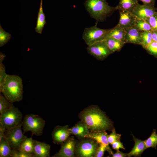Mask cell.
Returning a JSON list of instances; mask_svg holds the SVG:
<instances>
[{
	"mask_svg": "<svg viewBox=\"0 0 157 157\" xmlns=\"http://www.w3.org/2000/svg\"><path fill=\"white\" fill-rule=\"evenodd\" d=\"M108 48L113 53L120 50L126 43L112 38L107 37L104 40Z\"/></svg>",
	"mask_w": 157,
	"mask_h": 157,
	"instance_id": "obj_20",
	"label": "cell"
},
{
	"mask_svg": "<svg viewBox=\"0 0 157 157\" xmlns=\"http://www.w3.org/2000/svg\"><path fill=\"white\" fill-rule=\"evenodd\" d=\"M11 151L7 139L3 137L0 141V157H10Z\"/></svg>",
	"mask_w": 157,
	"mask_h": 157,
	"instance_id": "obj_24",
	"label": "cell"
},
{
	"mask_svg": "<svg viewBox=\"0 0 157 157\" xmlns=\"http://www.w3.org/2000/svg\"><path fill=\"white\" fill-rule=\"evenodd\" d=\"M76 143L77 142L73 137H69L65 142L61 144L60 149L53 157H74Z\"/></svg>",
	"mask_w": 157,
	"mask_h": 157,
	"instance_id": "obj_10",
	"label": "cell"
},
{
	"mask_svg": "<svg viewBox=\"0 0 157 157\" xmlns=\"http://www.w3.org/2000/svg\"><path fill=\"white\" fill-rule=\"evenodd\" d=\"M70 135L68 125L56 126L53 129L52 133L53 142L54 144H62Z\"/></svg>",
	"mask_w": 157,
	"mask_h": 157,
	"instance_id": "obj_11",
	"label": "cell"
},
{
	"mask_svg": "<svg viewBox=\"0 0 157 157\" xmlns=\"http://www.w3.org/2000/svg\"><path fill=\"white\" fill-rule=\"evenodd\" d=\"M84 138L77 142L75 154L80 157H94L99 144L93 139Z\"/></svg>",
	"mask_w": 157,
	"mask_h": 157,
	"instance_id": "obj_6",
	"label": "cell"
},
{
	"mask_svg": "<svg viewBox=\"0 0 157 157\" xmlns=\"http://www.w3.org/2000/svg\"><path fill=\"white\" fill-rule=\"evenodd\" d=\"M105 151H107L106 146L102 144H99L94 157H103L104 155Z\"/></svg>",
	"mask_w": 157,
	"mask_h": 157,
	"instance_id": "obj_35",
	"label": "cell"
},
{
	"mask_svg": "<svg viewBox=\"0 0 157 157\" xmlns=\"http://www.w3.org/2000/svg\"><path fill=\"white\" fill-rule=\"evenodd\" d=\"M86 49L90 54L99 60H104L113 53L108 48L104 41L88 46Z\"/></svg>",
	"mask_w": 157,
	"mask_h": 157,
	"instance_id": "obj_9",
	"label": "cell"
},
{
	"mask_svg": "<svg viewBox=\"0 0 157 157\" xmlns=\"http://www.w3.org/2000/svg\"><path fill=\"white\" fill-rule=\"evenodd\" d=\"M7 75L5 66L2 62H0V90L3 86Z\"/></svg>",
	"mask_w": 157,
	"mask_h": 157,
	"instance_id": "obj_32",
	"label": "cell"
},
{
	"mask_svg": "<svg viewBox=\"0 0 157 157\" xmlns=\"http://www.w3.org/2000/svg\"><path fill=\"white\" fill-rule=\"evenodd\" d=\"M85 8L96 23L103 22L117 10L115 7L110 6L106 0H85Z\"/></svg>",
	"mask_w": 157,
	"mask_h": 157,
	"instance_id": "obj_3",
	"label": "cell"
},
{
	"mask_svg": "<svg viewBox=\"0 0 157 157\" xmlns=\"http://www.w3.org/2000/svg\"><path fill=\"white\" fill-rule=\"evenodd\" d=\"M151 26L152 31L157 32V12L151 17L144 20Z\"/></svg>",
	"mask_w": 157,
	"mask_h": 157,
	"instance_id": "obj_30",
	"label": "cell"
},
{
	"mask_svg": "<svg viewBox=\"0 0 157 157\" xmlns=\"http://www.w3.org/2000/svg\"><path fill=\"white\" fill-rule=\"evenodd\" d=\"M22 124L13 128L6 129L4 137L7 140L12 150H19L22 142L27 138L24 135Z\"/></svg>",
	"mask_w": 157,
	"mask_h": 157,
	"instance_id": "obj_8",
	"label": "cell"
},
{
	"mask_svg": "<svg viewBox=\"0 0 157 157\" xmlns=\"http://www.w3.org/2000/svg\"><path fill=\"white\" fill-rule=\"evenodd\" d=\"M108 135L105 131L95 132H89L84 138H90L95 140L99 144H102L106 146L107 151L112 155L113 153L111 149L108 142Z\"/></svg>",
	"mask_w": 157,
	"mask_h": 157,
	"instance_id": "obj_14",
	"label": "cell"
},
{
	"mask_svg": "<svg viewBox=\"0 0 157 157\" xmlns=\"http://www.w3.org/2000/svg\"><path fill=\"white\" fill-rule=\"evenodd\" d=\"M135 27L141 31H151L150 25L143 19H137Z\"/></svg>",
	"mask_w": 157,
	"mask_h": 157,
	"instance_id": "obj_27",
	"label": "cell"
},
{
	"mask_svg": "<svg viewBox=\"0 0 157 157\" xmlns=\"http://www.w3.org/2000/svg\"><path fill=\"white\" fill-rule=\"evenodd\" d=\"M22 117L20 110L13 105L0 114V123L6 129H11L22 124Z\"/></svg>",
	"mask_w": 157,
	"mask_h": 157,
	"instance_id": "obj_5",
	"label": "cell"
},
{
	"mask_svg": "<svg viewBox=\"0 0 157 157\" xmlns=\"http://www.w3.org/2000/svg\"><path fill=\"white\" fill-rule=\"evenodd\" d=\"M127 156V154L120 151H117V152L112 155L113 157H125Z\"/></svg>",
	"mask_w": 157,
	"mask_h": 157,
	"instance_id": "obj_38",
	"label": "cell"
},
{
	"mask_svg": "<svg viewBox=\"0 0 157 157\" xmlns=\"http://www.w3.org/2000/svg\"><path fill=\"white\" fill-rule=\"evenodd\" d=\"M151 31L141 32L142 42L141 45L144 49L147 47L153 41Z\"/></svg>",
	"mask_w": 157,
	"mask_h": 157,
	"instance_id": "obj_26",
	"label": "cell"
},
{
	"mask_svg": "<svg viewBox=\"0 0 157 157\" xmlns=\"http://www.w3.org/2000/svg\"><path fill=\"white\" fill-rule=\"evenodd\" d=\"M145 143L147 148H154L156 149L157 146V134L156 130L154 129L150 137L144 140Z\"/></svg>",
	"mask_w": 157,
	"mask_h": 157,
	"instance_id": "obj_25",
	"label": "cell"
},
{
	"mask_svg": "<svg viewBox=\"0 0 157 157\" xmlns=\"http://www.w3.org/2000/svg\"><path fill=\"white\" fill-rule=\"evenodd\" d=\"M126 31L125 37L126 43H132L141 45L142 42L141 36L142 31L135 26L125 29Z\"/></svg>",
	"mask_w": 157,
	"mask_h": 157,
	"instance_id": "obj_16",
	"label": "cell"
},
{
	"mask_svg": "<svg viewBox=\"0 0 157 157\" xmlns=\"http://www.w3.org/2000/svg\"><path fill=\"white\" fill-rule=\"evenodd\" d=\"M157 10V8L141 5L138 3L132 13L137 19L145 20L152 16Z\"/></svg>",
	"mask_w": 157,
	"mask_h": 157,
	"instance_id": "obj_12",
	"label": "cell"
},
{
	"mask_svg": "<svg viewBox=\"0 0 157 157\" xmlns=\"http://www.w3.org/2000/svg\"><path fill=\"white\" fill-rule=\"evenodd\" d=\"M126 31L117 25L113 28L108 29L107 37L113 38L118 40L125 42Z\"/></svg>",
	"mask_w": 157,
	"mask_h": 157,
	"instance_id": "obj_21",
	"label": "cell"
},
{
	"mask_svg": "<svg viewBox=\"0 0 157 157\" xmlns=\"http://www.w3.org/2000/svg\"><path fill=\"white\" fill-rule=\"evenodd\" d=\"M151 32L152 41L157 42V32L152 31Z\"/></svg>",
	"mask_w": 157,
	"mask_h": 157,
	"instance_id": "obj_40",
	"label": "cell"
},
{
	"mask_svg": "<svg viewBox=\"0 0 157 157\" xmlns=\"http://www.w3.org/2000/svg\"><path fill=\"white\" fill-rule=\"evenodd\" d=\"M132 136L134 142V145L131 151L127 153V156H140L142 152L147 149L144 141L136 138L133 135Z\"/></svg>",
	"mask_w": 157,
	"mask_h": 157,
	"instance_id": "obj_18",
	"label": "cell"
},
{
	"mask_svg": "<svg viewBox=\"0 0 157 157\" xmlns=\"http://www.w3.org/2000/svg\"><path fill=\"white\" fill-rule=\"evenodd\" d=\"M45 125V121L42 117L32 114L26 115L22 123L24 134L29 131L38 136L42 134Z\"/></svg>",
	"mask_w": 157,
	"mask_h": 157,
	"instance_id": "obj_4",
	"label": "cell"
},
{
	"mask_svg": "<svg viewBox=\"0 0 157 157\" xmlns=\"http://www.w3.org/2000/svg\"><path fill=\"white\" fill-rule=\"evenodd\" d=\"M137 0H119L116 7L117 10L126 11L132 13L133 10L138 3Z\"/></svg>",
	"mask_w": 157,
	"mask_h": 157,
	"instance_id": "obj_22",
	"label": "cell"
},
{
	"mask_svg": "<svg viewBox=\"0 0 157 157\" xmlns=\"http://www.w3.org/2000/svg\"><path fill=\"white\" fill-rule=\"evenodd\" d=\"M121 136V134L117 133L115 129H113L108 135V140L109 143L112 144L115 141L120 140Z\"/></svg>",
	"mask_w": 157,
	"mask_h": 157,
	"instance_id": "obj_33",
	"label": "cell"
},
{
	"mask_svg": "<svg viewBox=\"0 0 157 157\" xmlns=\"http://www.w3.org/2000/svg\"><path fill=\"white\" fill-rule=\"evenodd\" d=\"M11 38V34L6 32L0 25V47L6 44Z\"/></svg>",
	"mask_w": 157,
	"mask_h": 157,
	"instance_id": "obj_29",
	"label": "cell"
},
{
	"mask_svg": "<svg viewBox=\"0 0 157 157\" xmlns=\"http://www.w3.org/2000/svg\"><path fill=\"white\" fill-rule=\"evenodd\" d=\"M33 141L32 137L27 138L22 142L19 150L26 154L33 155Z\"/></svg>",
	"mask_w": 157,
	"mask_h": 157,
	"instance_id": "obj_23",
	"label": "cell"
},
{
	"mask_svg": "<svg viewBox=\"0 0 157 157\" xmlns=\"http://www.w3.org/2000/svg\"><path fill=\"white\" fill-rule=\"evenodd\" d=\"M79 116L90 132L109 130L112 127L111 122L96 106L92 105L86 108L80 112Z\"/></svg>",
	"mask_w": 157,
	"mask_h": 157,
	"instance_id": "obj_1",
	"label": "cell"
},
{
	"mask_svg": "<svg viewBox=\"0 0 157 157\" xmlns=\"http://www.w3.org/2000/svg\"><path fill=\"white\" fill-rule=\"evenodd\" d=\"M33 146L34 157H50L51 146L49 144L34 140Z\"/></svg>",
	"mask_w": 157,
	"mask_h": 157,
	"instance_id": "obj_15",
	"label": "cell"
},
{
	"mask_svg": "<svg viewBox=\"0 0 157 157\" xmlns=\"http://www.w3.org/2000/svg\"><path fill=\"white\" fill-rule=\"evenodd\" d=\"M13 103L10 102L5 96L0 93V113L9 108L13 105Z\"/></svg>",
	"mask_w": 157,
	"mask_h": 157,
	"instance_id": "obj_28",
	"label": "cell"
},
{
	"mask_svg": "<svg viewBox=\"0 0 157 157\" xmlns=\"http://www.w3.org/2000/svg\"><path fill=\"white\" fill-rule=\"evenodd\" d=\"M95 26L85 29L82 38L86 44L89 46L97 42L104 41L107 37L108 29H103Z\"/></svg>",
	"mask_w": 157,
	"mask_h": 157,
	"instance_id": "obj_7",
	"label": "cell"
},
{
	"mask_svg": "<svg viewBox=\"0 0 157 157\" xmlns=\"http://www.w3.org/2000/svg\"><path fill=\"white\" fill-rule=\"evenodd\" d=\"M71 134L74 135L78 138L82 139L89 132V130L86 125L81 120L71 128H69Z\"/></svg>",
	"mask_w": 157,
	"mask_h": 157,
	"instance_id": "obj_17",
	"label": "cell"
},
{
	"mask_svg": "<svg viewBox=\"0 0 157 157\" xmlns=\"http://www.w3.org/2000/svg\"><path fill=\"white\" fill-rule=\"evenodd\" d=\"M10 157H34L33 155L26 154L19 150H12Z\"/></svg>",
	"mask_w": 157,
	"mask_h": 157,
	"instance_id": "obj_34",
	"label": "cell"
},
{
	"mask_svg": "<svg viewBox=\"0 0 157 157\" xmlns=\"http://www.w3.org/2000/svg\"><path fill=\"white\" fill-rule=\"evenodd\" d=\"M142 1L143 3V5L151 7H154L155 4L156 0H137Z\"/></svg>",
	"mask_w": 157,
	"mask_h": 157,
	"instance_id": "obj_37",
	"label": "cell"
},
{
	"mask_svg": "<svg viewBox=\"0 0 157 157\" xmlns=\"http://www.w3.org/2000/svg\"><path fill=\"white\" fill-rule=\"evenodd\" d=\"M0 92L12 103L20 101L23 92L22 78L17 75L7 74Z\"/></svg>",
	"mask_w": 157,
	"mask_h": 157,
	"instance_id": "obj_2",
	"label": "cell"
},
{
	"mask_svg": "<svg viewBox=\"0 0 157 157\" xmlns=\"http://www.w3.org/2000/svg\"><path fill=\"white\" fill-rule=\"evenodd\" d=\"M5 57L6 56L1 52L0 53V62L3 63Z\"/></svg>",
	"mask_w": 157,
	"mask_h": 157,
	"instance_id": "obj_41",
	"label": "cell"
},
{
	"mask_svg": "<svg viewBox=\"0 0 157 157\" xmlns=\"http://www.w3.org/2000/svg\"><path fill=\"white\" fill-rule=\"evenodd\" d=\"M6 128L0 123V141L4 137Z\"/></svg>",
	"mask_w": 157,
	"mask_h": 157,
	"instance_id": "obj_39",
	"label": "cell"
},
{
	"mask_svg": "<svg viewBox=\"0 0 157 157\" xmlns=\"http://www.w3.org/2000/svg\"><path fill=\"white\" fill-rule=\"evenodd\" d=\"M144 49L149 54L157 58V42L153 41Z\"/></svg>",
	"mask_w": 157,
	"mask_h": 157,
	"instance_id": "obj_31",
	"label": "cell"
},
{
	"mask_svg": "<svg viewBox=\"0 0 157 157\" xmlns=\"http://www.w3.org/2000/svg\"><path fill=\"white\" fill-rule=\"evenodd\" d=\"M42 1L43 0H40L36 26L35 28L36 32L40 34H42L44 26L46 23L45 15L43 10Z\"/></svg>",
	"mask_w": 157,
	"mask_h": 157,
	"instance_id": "obj_19",
	"label": "cell"
},
{
	"mask_svg": "<svg viewBox=\"0 0 157 157\" xmlns=\"http://www.w3.org/2000/svg\"><path fill=\"white\" fill-rule=\"evenodd\" d=\"M120 18L117 26L126 29L135 26L137 18L132 13L126 11H119Z\"/></svg>",
	"mask_w": 157,
	"mask_h": 157,
	"instance_id": "obj_13",
	"label": "cell"
},
{
	"mask_svg": "<svg viewBox=\"0 0 157 157\" xmlns=\"http://www.w3.org/2000/svg\"><path fill=\"white\" fill-rule=\"evenodd\" d=\"M112 148L117 151H119L120 149H125L123 144L120 141V140H117L114 142L112 144Z\"/></svg>",
	"mask_w": 157,
	"mask_h": 157,
	"instance_id": "obj_36",
	"label": "cell"
}]
</instances>
